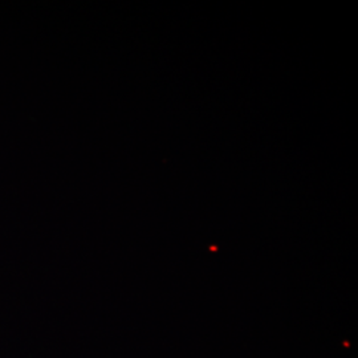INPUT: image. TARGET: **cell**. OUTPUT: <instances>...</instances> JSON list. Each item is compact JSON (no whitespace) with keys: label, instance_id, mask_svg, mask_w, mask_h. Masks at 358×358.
Listing matches in <instances>:
<instances>
[]
</instances>
